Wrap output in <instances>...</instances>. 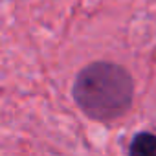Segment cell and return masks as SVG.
<instances>
[{"label": "cell", "instance_id": "obj_1", "mask_svg": "<svg viewBox=\"0 0 156 156\" xmlns=\"http://www.w3.org/2000/svg\"><path fill=\"white\" fill-rule=\"evenodd\" d=\"M134 83L130 73L114 62H92L73 83V99L96 121L119 119L132 105Z\"/></svg>", "mask_w": 156, "mask_h": 156}, {"label": "cell", "instance_id": "obj_2", "mask_svg": "<svg viewBox=\"0 0 156 156\" xmlns=\"http://www.w3.org/2000/svg\"><path fill=\"white\" fill-rule=\"evenodd\" d=\"M129 156H156V134L138 132L130 143Z\"/></svg>", "mask_w": 156, "mask_h": 156}]
</instances>
